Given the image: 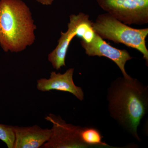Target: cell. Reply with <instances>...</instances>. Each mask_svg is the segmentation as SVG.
Listing matches in <instances>:
<instances>
[{"mask_svg":"<svg viewBox=\"0 0 148 148\" xmlns=\"http://www.w3.org/2000/svg\"><path fill=\"white\" fill-rule=\"evenodd\" d=\"M37 2L44 5H50L53 3L54 0H35Z\"/></svg>","mask_w":148,"mask_h":148,"instance_id":"7c38bea8","label":"cell"},{"mask_svg":"<svg viewBox=\"0 0 148 148\" xmlns=\"http://www.w3.org/2000/svg\"><path fill=\"white\" fill-rule=\"evenodd\" d=\"M109 114L124 130L140 142L138 127L148 111V86L132 77H119L107 90Z\"/></svg>","mask_w":148,"mask_h":148,"instance_id":"6da1fadb","label":"cell"},{"mask_svg":"<svg viewBox=\"0 0 148 148\" xmlns=\"http://www.w3.org/2000/svg\"><path fill=\"white\" fill-rule=\"evenodd\" d=\"M36 29L22 0H0V46L5 52H21L32 45Z\"/></svg>","mask_w":148,"mask_h":148,"instance_id":"7a4b0ae2","label":"cell"},{"mask_svg":"<svg viewBox=\"0 0 148 148\" xmlns=\"http://www.w3.org/2000/svg\"><path fill=\"white\" fill-rule=\"evenodd\" d=\"M45 119L52 124V133L42 148H89L81 138L82 127L66 123L59 116L50 114Z\"/></svg>","mask_w":148,"mask_h":148,"instance_id":"5b68a950","label":"cell"},{"mask_svg":"<svg viewBox=\"0 0 148 148\" xmlns=\"http://www.w3.org/2000/svg\"><path fill=\"white\" fill-rule=\"evenodd\" d=\"M74 68H70L63 74L52 71L49 79L41 78L37 80V89L43 92L52 90L68 92L79 101H83L84 95L82 88L74 83Z\"/></svg>","mask_w":148,"mask_h":148,"instance_id":"ba28073f","label":"cell"},{"mask_svg":"<svg viewBox=\"0 0 148 148\" xmlns=\"http://www.w3.org/2000/svg\"><path fill=\"white\" fill-rule=\"evenodd\" d=\"M15 134L13 148H38L50 139L51 129H42L38 125L13 126Z\"/></svg>","mask_w":148,"mask_h":148,"instance_id":"9c48e42d","label":"cell"},{"mask_svg":"<svg viewBox=\"0 0 148 148\" xmlns=\"http://www.w3.org/2000/svg\"><path fill=\"white\" fill-rule=\"evenodd\" d=\"M0 140L5 143L8 148H13L15 134L13 126L0 124Z\"/></svg>","mask_w":148,"mask_h":148,"instance_id":"8fae6325","label":"cell"},{"mask_svg":"<svg viewBox=\"0 0 148 148\" xmlns=\"http://www.w3.org/2000/svg\"><path fill=\"white\" fill-rule=\"evenodd\" d=\"M103 10L125 24L148 23V0H96Z\"/></svg>","mask_w":148,"mask_h":148,"instance_id":"277c9868","label":"cell"},{"mask_svg":"<svg viewBox=\"0 0 148 148\" xmlns=\"http://www.w3.org/2000/svg\"><path fill=\"white\" fill-rule=\"evenodd\" d=\"M88 16V14L82 12L77 15H70L68 30L65 33L61 32L58 45L48 55V60L56 70H59L61 67L66 66L65 60L69 46L73 38L77 36L78 26Z\"/></svg>","mask_w":148,"mask_h":148,"instance_id":"52a82bcc","label":"cell"},{"mask_svg":"<svg viewBox=\"0 0 148 148\" xmlns=\"http://www.w3.org/2000/svg\"><path fill=\"white\" fill-rule=\"evenodd\" d=\"M81 138L89 147H110L102 141L103 137L98 129L93 127H82Z\"/></svg>","mask_w":148,"mask_h":148,"instance_id":"30bf717a","label":"cell"},{"mask_svg":"<svg viewBox=\"0 0 148 148\" xmlns=\"http://www.w3.org/2000/svg\"><path fill=\"white\" fill-rule=\"evenodd\" d=\"M80 43L86 55L89 56H104L109 58L117 65L124 77L127 78L131 77L126 73L125 68L126 62L133 58L127 50L112 46L96 33L90 42H86L82 40Z\"/></svg>","mask_w":148,"mask_h":148,"instance_id":"8992f818","label":"cell"},{"mask_svg":"<svg viewBox=\"0 0 148 148\" xmlns=\"http://www.w3.org/2000/svg\"><path fill=\"white\" fill-rule=\"evenodd\" d=\"M92 27L94 32L102 38L122 44L139 51L148 66V50L146 44L148 28H131L108 13L98 15L95 21L92 22Z\"/></svg>","mask_w":148,"mask_h":148,"instance_id":"3957f363","label":"cell"}]
</instances>
